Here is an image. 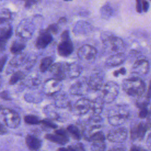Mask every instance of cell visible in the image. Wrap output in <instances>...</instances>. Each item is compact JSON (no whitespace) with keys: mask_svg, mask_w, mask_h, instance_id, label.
I'll return each mask as SVG.
<instances>
[{"mask_svg":"<svg viewBox=\"0 0 151 151\" xmlns=\"http://www.w3.org/2000/svg\"><path fill=\"white\" fill-rule=\"evenodd\" d=\"M122 88L129 96L140 97L145 92L146 84L140 78L133 77L127 78L123 81Z\"/></svg>","mask_w":151,"mask_h":151,"instance_id":"cell-2","label":"cell"},{"mask_svg":"<svg viewBox=\"0 0 151 151\" xmlns=\"http://www.w3.org/2000/svg\"><path fill=\"white\" fill-rule=\"evenodd\" d=\"M52 40L51 34L46 30L41 31L36 40L35 46L38 49H44L52 41Z\"/></svg>","mask_w":151,"mask_h":151,"instance_id":"cell-18","label":"cell"},{"mask_svg":"<svg viewBox=\"0 0 151 151\" xmlns=\"http://www.w3.org/2000/svg\"><path fill=\"white\" fill-rule=\"evenodd\" d=\"M149 113H150V114H151V110H150V111H149Z\"/></svg>","mask_w":151,"mask_h":151,"instance_id":"cell-62","label":"cell"},{"mask_svg":"<svg viewBox=\"0 0 151 151\" xmlns=\"http://www.w3.org/2000/svg\"><path fill=\"white\" fill-rule=\"evenodd\" d=\"M2 86H3V80L2 77L0 76V90L2 88Z\"/></svg>","mask_w":151,"mask_h":151,"instance_id":"cell-58","label":"cell"},{"mask_svg":"<svg viewBox=\"0 0 151 151\" xmlns=\"http://www.w3.org/2000/svg\"><path fill=\"white\" fill-rule=\"evenodd\" d=\"M29 55L26 53H20L15 55L9 63L6 68V74L14 73V71L19 67L26 64Z\"/></svg>","mask_w":151,"mask_h":151,"instance_id":"cell-12","label":"cell"},{"mask_svg":"<svg viewBox=\"0 0 151 151\" xmlns=\"http://www.w3.org/2000/svg\"><path fill=\"white\" fill-rule=\"evenodd\" d=\"M41 79L37 76H31L25 81L24 84L29 88H35L41 84Z\"/></svg>","mask_w":151,"mask_h":151,"instance_id":"cell-34","label":"cell"},{"mask_svg":"<svg viewBox=\"0 0 151 151\" xmlns=\"http://www.w3.org/2000/svg\"><path fill=\"white\" fill-rule=\"evenodd\" d=\"M139 99L137 100L136 102V106L139 109L143 108H147V106L149 103V99L147 98L146 96L145 97H142V96L138 97Z\"/></svg>","mask_w":151,"mask_h":151,"instance_id":"cell-39","label":"cell"},{"mask_svg":"<svg viewBox=\"0 0 151 151\" xmlns=\"http://www.w3.org/2000/svg\"><path fill=\"white\" fill-rule=\"evenodd\" d=\"M66 18H64V17H61L60 18V19L58 20V23L60 24H63V23H65L66 22Z\"/></svg>","mask_w":151,"mask_h":151,"instance_id":"cell-56","label":"cell"},{"mask_svg":"<svg viewBox=\"0 0 151 151\" xmlns=\"http://www.w3.org/2000/svg\"><path fill=\"white\" fill-rule=\"evenodd\" d=\"M130 116V109L128 105L119 104L111 107L107 112V120L110 124L119 126L125 123Z\"/></svg>","mask_w":151,"mask_h":151,"instance_id":"cell-1","label":"cell"},{"mask_svg":"<svg viewBox=\"0 0 151 151\" xmlns=\"http://www.w3.org/2000/svg\"><path fill=\"white\" fill-rule=\"evenodd\" d=\"M83 71L82 66L76 62L67 63V76L70 78L78 77Z\"/></svg>","mask_w":151,"mask_h":151,"instance_id":"cell-22","label":"cell"},{"mask_svg":"<svg viewBox=\"0 0 151 151\" xmlns=\"http://www.w3.org/2000/svg\"><path fill=\"white\" fill-rule=\"evenodd\" d=\"M68 133L76 140H80L81 139V133L78 127L74 124H70L67 127Z\"/></svg>","mask_w":151,"mask_h":151,"instance_id":"cell-32","label":"cell"},{"mask_svg":"<svg viewBox=\"0 0 151 151\" xmlns=\"http://www.w3.org/2000/svg\"><path fill=\"white\" fill-rule=\"evenodd\" d=\"M62 87L61 81L54 78L47 79L42 86V92L48 96L55 95L58 93Z\"/></svg>","mask_w":151,"mask_h":151,"instance_id":"cell-11","label":"cell"},{"mask_svg":"<svg viewBox=\"0 0 151 151\" xmlns=\"http://www.w3.org/2000/svg\"><path fill=\"white\" fill-rule=\"evenodd\" d=\"M149 111L147 110V108H143L140 109L139 112V117L141 119L146 118L149 114Z\"/></svg>","mask_w":151,"mask_h":151,"instance_id":"cell-43","label":"cell"},{"mask_svg":"<svg viewBox=\"0 0 151 151\" xmlns=\"http://www.w3.org/2000/svg\"><path fill=\"white\" fill-rule=\"evenodd\" d=\"M71 105L70 100L65 94H55L54 96V106L58 108H66Z\"/></svg>","mask_w":151,"mask_h":151,"instance_id":"cell-24","label":"cell"},{"mask_svg":"<svg viewBox=\"0 0 151 151\" xmlns=\"http://www.w3.org/2000/svg\"><path fill=\"white\" fill-rule=\"evenodd\" d=\"M12 28L10 25L3 26L0 28V51L5 49L6 42L12 35Z\"/></svg>","mask_w":151,"mask_h":151,"instance_id":"cell-20","label":"cell"},{"mask_svg":"<svg viewBox=\"0 0 151 151\" xmlns=\"http://www.w3.org/2000/svg\"><path fill=\"white\" fill-rule=\"evenodd\" d=\"M4 109V106H2V105H1V104H0V110H2L3 109Z\"/></svg>","mask_w":151,"mask_h":151,"instance_id":"cell-59","label":"cell"},{"mask_svg":"<svg viewBox=\"0 0 151 151\" xmlns=\"http://www.w3.org/2000/svg\"><path fill=\"white\" fill-rule=\"evenodd\" d=\"M146 97L149 99L151 98V80L149 83V88H148V90H147V93L146 94Z\"/></svg>","mask_w":151,"mask_h":151,"instance_id":"cell-55","label":"cell"},{"mask_svg":"<svg viewBox=\"0 0 151 151\" xmlns=\"http://www.w3.org/2000/svg\"><path fill=\"white\" fill-rule=\"evenodd\" d=\"M0 98L4 100H11L12 99L10 96L9 93L6 90L2 91L0 93Z\"/></svg>","mask_w":151,"mask_h":151,"instance_id":"cell-44","label":"cell"},{"mask_svg":"<svg viewBox=\"0 0 151 151\" xmlns=\"http://www.w3.org/2000/svg\"><path fill=\"white\" fill-rule=\"evenodd\" d=\"M128 136V132L124 127H120L113 129L109 132L106 138L111 142L122 143L126 140Z\"/></svg>","mask_w":151,"mask_h":151,"instance_id":"cell-10","label":"cell"},{"mask_svg":"<svg viewBox=\"0 0 151 151\" xmlns=\"http://www.w3.org/2000/svg\"><path fill=\"white\" fill-rule=\"evenodd\" d=\"M126 58V55L123 52L114 54L106 59L105 64L107 67L118 66L124 62Z\"/></svg>","mask_w":151,"mask_h":151,"instance_id":"cell-21","label":"cell"},{"mask_svg":"<svg viewBox=\"0 0 151 151\" xmlns=\"http://www.w3.org/2000/svg\"><path fill=\"white\" fill-rule=\"evenodd\" d=\"M97 54L96 48L89 44L82 45L77 51L78 58L86 63H92L94 61Z\"/></svg>","mask_w":151,"mask_h":151,"instance_id":"cell-7","label":"cell"},{"mask_svg":"<svg viewBox=\"0 0 151 151\" xmlns=\"http://www.w3.org/2000/svg\"><path fill=\"white\" fill-rule=\"evenodd\" d=\"M2 1V0H0V1Z\"/></svg>","mask_w":151,"mask_h":151,"instance_id":"cell-63","label":"cell"},{"mask_svg":"<svg viewBox=\"0 0 151 151\" xmlns=\"http://www.w3.org/2000/svg\"><path fill=\"white\" fill-rule=\"evenodd\" d=\"M8 56L5 55L0 58V73H1L4 69V67L6 63Z\"/></svg>","mask_w":151,"mask_h":151,"instance_id":"cell-45","label":"cell"},{"mask_svg":"<svg viewBox=\"0 0 151 151\" xmlns=\"http://www.w3.org/2000/svg\"><path fill=\"white\" fill-rule=\"evenodd\" d=\"M106 145L104 141L93 142L90 149L91 151H105Z\"/></svg>","mask_w":151,"mask_h":151,"instance_id":"cell-37","label":"cell"},{"mask_svg":"<svg viewBox=\"0 0 151 151\" xmlns=\"http://www.w3.org/2000/svg\"><path fill=\"white\" fill-rule=\"evenodd\" d=\"M93 31L92 25L86 21H77L73 29V32L76 35H86Z\"/></svg>","mask_w":151,"mask_h":151,"instance_id":"cell-19","label":"cell"},{"mask_svg":"<svg viewBox=\"0 0 151 151\" xmlns=\"http://www.w3.org/2000/svg\"><path fill=\"white\" fill-rule=\"evenodd\" d=\"M25 74L22 71H17L13 73L12 75L9 80V84L10 85H14L18 83L19 81L24 78Z\"/></svg>","mask_w":151,"mask_h":151,"instance_id":"cell-36","label":"cell"},{"mask_svg":"<svg viewBox=\"0 0 151 151\" xmlns=\"http://www.w3.org/2000/svg\"><path fill=\"white\" fill-rule=\"evenodd\" d=\"M142 148L136 145H133L131 147L129 151H142Z\"/></svg>","mask_w":151,"mask_h":151,"instance_id":"cell-54","label":"cell"},{"mask_svg":"<svg viewBox=\"0 0 151 151\" xmlns=\"http://www.w3.org/2000/svg\"><path fill=\"white\" fill-rule=\"evenodd\" d=\"M149 70V64L148 61L144 58H139L133 64L132 72L139 76H144L148 73Z\"/></svg>","mask_w":151,"mask_h":151,"instance_id":"cell-17","label":"cell"},{"mask_svg":"<svg viewBox=\"0 0 151 151\" xmlns=\"http://www.w3.org/2000/svg\"><path fill=\"white\" fill-rule=\"evenodd\" d=\"M45 138L52 142L61 145H64L69 141V137H65L55 133L47 134L45 135Z\"/></svg>","mask_w":151,"mask_h":151,"instance_id":"cell-26","label":"cell"},{"mask_svg":"<svg viewBox=\"0 0 151 151\" xmlns=\"http://www.w3.org/2000/svg\"><path fill=\"white\" fill-rule=\"evenodd\" d=\"M91 100L87 98L83 97L77 100L73 105H70L71 110L73 113L78 116L86 114L90 109Z\"/></svg>","mask_w":151,"mask_h":151,"instance_id":"cell-9","label":"cell"},{"mask_svg":"<svg viewBox=\"0 0 151 151\" xmlns=\"http://www.w3.org/2000/svg\"><path fill=\"white\" fill-rule=\"evenodd\" d=\"M126 70L125 68L122 67L120 69H119L117 70H116L113 72V75L115 77H117L119 75H124L126 74Z\"/></svg>","mask_w":151,"mask_h":151,"instance_id":"cell-47","label":"cell"},{"mask_svg":"<svg viewBox=\"0 0 151 151\" xmlns=\"http://www.w3.org/2000/svg\"><path fill=\"white\" fill-rule=\"evenodd\" d=\"M90 88L87 80L83 78L73 84L69 89V93L74 96H84L88 92Z\"/></svg>","mask_w":151,"mask_h":151,"instance_id":"cell-14","label":"cell"},{"mask_svg":"<svg viewBox=\"0 0 151 151\" xmlns=\"http://www.w3.org/2000/svg\"><path fill=\"white\" fill-rule=\"evenodd\" d=\"M58 151H70L69 149H68V147H60L58 149Z\"/></svg>","mask_w":151,"mask_h":151,"instance_id":"cell-57","label":"cell"},{"mask_svg":"<svg viewBox=\"0 0 151 151\" xmlns=\"http://www.w3.org/2000/svg\"><path fill=\"white\" fill-rule=\"evenodd\" d=\"M24 121L26 123L28 124H38L40 123L41 120L39 119L38 117L35 116V115H32V114H29L27 115L24 117Z\"/></svg>","mask_w":151,"mask_h":151,"instance_id":"cell-38","label":"cell"},{"mask_svg":"<svg viewBox=\"0 0 151 151\" xmlns=\"http://www.w3.org/2000/svg\"><path fill=\"white\" fill-rule=\"evenodd\" d=\"M53 61H54V59L52 57L48 56V57H44L41 61V63L40 64V70L41 72L44 73L47 70H50V67L53 64Z\"/></svg>","mask_w":151,"mask_h":151,"instance_id":"cell-30","label":"cell"},{"mask_svg":"<svg viewBox=\"0 0 151 151\" xmlns=\"http://www.w3.org/2000/svg\"><path fill=\"white\" fill-rule=\"evenodd\" d=\"M70 151H85L83 145L81 143H77L67 147Z\"/></svg>","mask_w":151,"mask_h":151,"instance_id":"cell-41","label":"cell"},{"mask_svg":"<svg viewBox=\"0 0 151 151\" xmlns=\"http://www.w3.org/2000/svg\"><path fill=\"white\" fill-rule=\"evenodd\" d=\"M2 111L4 116V120L6 126L12 129L18 127L21 123V118L17 111L10 109L5 108Z\"/></svg>","mask_w":151,"mask_h":151,"instance_id":"cell-8","label":"cell"},{"mask_svg":"<svg viewBox=\"0 0 151 151\" xmlns=\"http://www.w3.org/2000/svg\"><path fill=\"white\" fill-rule=\"evenodd\" d=\"M119 93V86L113 81H107L102 87V99L104 103H112L117 98Z\"/></svg>","mask_w":151,"mask_h":151,"instance_id":"cell-5","label":"cell"},{"mask_svg":"<svg viewBox=\"0 0 151 151\" xmlns=\"http://www.w3.org/2000/svg\"><path fill=\"white\" fill-rule=\"evenodd\" d=\"M108 151H126V148L124 146L113 147L110 149Z\"/></svg>","mask_w":151,"mask_h":151,"instance_id":"cell-51","label":"cell"},{"mask_svg":"<svg viewBox=\"0 0 151 151\" xmlns=\"http://www.w3.org/2000/svg\"><path fill=\"white\" fill-rule=\"evenodd\" d=\"M142 151H147V150H145V149H142Z\"/></svg>","mask_w":151,"mask_h":151,"instance_id":"cell-61","label":"cell"},{"mask_svg":"<svg viewBox=\"0 0 151 151\" xmlns=\"http://www.w3.org/2000/svg\"><path fill=\"white\" fill-rule=\"evenodd\" d=\"M146 145L147 146V147L151 150V132L150 133V134L148 135V137L147 138L146 140Z\"/></svg>","mask_w":151,"mask_h":151,"instance_id":"cell-53","label":"cell"},{"mask_svg":"<svg viewBox=\"0 0 151 151\" xmlns=\"http://www.w3.org/2000/svg\"><path fill=\"white\" fill-rule=\"evenodd\" d=\"M35 31L33 22L29 19H24L20 21L16 28V35L21 40L30 39Z\"/></svg>","mask_w":151,"mask_h":151,"instance_id":"cell-4","label":"cell"},{"mask_svg":"<svg viewBox=\"0 0 151 151\" xmlns=\"http://www.w3.org/2000/svg\"><path fill=\"white\" fill-rule=\"evenodd\" d=\"M67 63L58 62L52 64L49 70L54 78L61 81L67 77Z\"/></svg>","mask_w":151,"mask_h":151,"instance_id":"cell-13","label":"cell"},{"mask_svg":"<svg viewBox=\"0 0 151 151\" xmlns=\"http://www.w3.org/2000/svg\"><path fill=\"white\" fill-rule=\"evenodd\" d=\"M114 13V10L111 6L106 3L103 5L100 9V15L102 18L104 19H108L111 18Z\"/></svg>","mask_w":151,"mask_h":151,"instance_id":"cell-28","label":"cell"},{"mask_svg":"<svg viewBox=\"0 0 151 151\" xmlns=\"http://www.w3.org/2000/svg\"><path fill=\"white\" fill-rule=\"evenodd\" d=\"M64 1H72V0H64Z\"/></svg>","mask_w":151,"mask_h":151,"instance_id":"cell-60","label":"cell"},{"mask_svg":"<svg viewBox=\"0 0 151 151\" xmlns=\"http://www.w3.org/2000/svg\"><path fill=\"white\" fill-rule=\"evenodd\" d=\"M142 0H136V10L137 12L141 13L142 12Z\"/></svg>","mask_w":151,"mask_h":151,"instance_id":"cell-50","label":"cell"},{"mask_svg":"<svg viewBox=\"0 0 151 151\" xmlns=\"http://www.w3.org/2000/svg\"><path fill=\"white\" fill-rule=\"evenodd\" d=\"M21 1H22L24 2L25 4V6L26 8H30L31 6H32V5H34L36 2H37V1L36 0H21Z\"/></svg>","mask_w":151,"mask_h":151,"instance_id":"cell-49","label":"cell"},{"mask_svg":"<svg viewBox=\"0 0 151 151\" xmlns=\"http://www.w3.org/2000/svg\"><path fill=\"white\" fill-rule=\"evenodd\" d=\"M104 101L101 97H97L91 101L90 109H91L94 115H100L104 107Z\"/></svg>","mask_w":151,"mask_h":151,"instance_id":"cell-25","label":"cell"},{"mask_svg":"<svg viewBox=\"0 0 151 151\" xmlns=\"http://www.w3.org/2000/svg\"><path fill=\"white\" fill-rule=\"evenodd\" d=\"M74 51L73 43L70 38L69 32L64 31L61 35V41L57 46V51L60 56L66 57L70 55Z\"/></svg>","mask_w":151,"mask_h":151,"instance_id":"cell-6","label":"cell"},{"mask_svg":"<svg viewBox=\"0 0 151 151\" xmlns=\"http://www.w3.org/2000/svg\"><path fill=\"white\" fill-rule=\"evenodd\" d=\"M40 123L43 125V127L46 128H51V129H55L57 127V125L53 123L50 119H45L43 120H41Z\"/></svg>","mask_w":151,"mask_h":151,"instance_id":"cell-40","label":"cell"},{"mask_svg":"<svg viewBox=\"0 0 151 151\" xmlns=\"http://www.w3.org/2000/svg\"><path fill=\"white\" fill-rule=\"evenodd\" d=\"M25 143L28 148L32 151L38 150L42 145L41 140L32 134H28L26 136Z\"/></svg>","mask_w":151,"mask_h":151,"instance_id":"cell-23","label":"cell"},{"mask_svg":"<svg viewBox=\"0 0 151 151\" xmlns=\"http://www.w3.org/2000/svg\"><path fill=\"white\" fill-rule=\"evenodd\" d=\"M45 30L51 34H57L58 32L59 27H58V25L57 24H52L50 25Z\"/></svg>","mask_w":151,"mask_h":151,"instance_id":"cell-42","label":"cell"},{"mask_svg":"<svg viewBox=\"0 0 151 151\" xmlns=\"http://www.w3.org/2000/svg\"><path fill=\"white\" fill-rule=\"evenodd\" d=\"M26 44L21 41L17 40L14 41L10 47V51L12 54L17 55L21 53L22 51L25 48Z\"/></svg>","mask_w":151,"mask_h":151,"instance_id":"cell-27","label":"cell"},{"mask_svg":"<svg viewBox=\"0 0 151 151\" xmlns=\"http://www.w3.org/2000/svg\"><path fill=\"white\" fill-rule=\"evenodd\" d=\"M54 132H55V134H58V135L62 136H63V137H68V132H67V131L63 129H57V130H56Z\"/></svg>","mask_w":151,"mask_h":151,"instance_id":"cell-46","label":"cell"},{"mask_svg":"<svg viewBox=\"0 0 151 151\" xmlns=\"http://www.w3.org/2000/svg\"><path fill=\"white\" fill-rule=\"evenodd\" d=\"M7 133V129L5 127V126L2 124L0 123V135H4Z\"/></svg>","mask_w":151,"mask_h":151,"instance_id":"cell-52","label":"cell"},{"mask_svg":"<svg viewBox=\"0 0 151 151\" xmlns=\"http://www.w3.org/2000/svg\"><path fill=\"white\" fill-rule=\"evenodd\" d=\"M85 139L91 142L95 141H105L106 137L103 132L97 131L86 136Z\"/></svg>","mask_w":151,"mask_h":151,"instance_id":"cell-31","label":"cell"},{"mask_svg":"<svg viewBox=\"0 0 151 151\" xmlns=\"http://www.w3.org/2000/svg\"><path fill=\"white\" fill-rule=\"evenodd\" d=\"M101 40L105 49L110 52L116 53L123 52L125 45L119 37L112 35L109 32H103L101 34Z\"/></svg>","mask_w":151,"mask_h":151,"instance_id":"cell-3","label":"cell"},{"mask_svg":"<svg viewBox=\"0 0 151 151\" xmlns=\"http://www.w3.org/2000/svg\"><path fill=\"white\" fill-rule=\"evenodd\" d=\"M43 111H44V113H45V114L47 116V117H48V119H49L57 120L59 117V115L53 109L52 105L46 106L44 108Z\"/></svg>","mask_w":151,"mask_h":151,"instance_id":"cell-35","label":"cell"},{"mask_svg":"<svg viewBox=\"0 0 151 151\" xmlns=\"http://www.w3.org/2000/svg\"><path fill=\"white\" fill-rule=\"evenodd\" d=\"M12 14L8 8H2L0 10V25L7 24L11 20Z\"/></svg>","mask_w":151,"mask_h":151,"instance_id":"cell-29","label":"cell"},{"mask_svg":"<svg viewBox=\"0 0 151 151\" xmlns=\"http://www.w3.org/2000/svg\"><path fill=\"white\" fill-rule=\"evenodd\" d=\"M148 129L146 124L140 122L134 124L130 130V139L132 140H142Z\"/></svg>","mask_w":151,"mask_h":151,"instance_id":"cell-16","label":"cell"},{"mask_svg":"<svg viewBox=\"0 0 151 151\" xmlns=\"http://www.w3.org/2000/svg\"><path fill=\"white\" fill-rule=\"evenodd\" d=\"M24 100L28 103H38L42 101V98L40 93H26L24 95Z\"/></svg>","mask_w":151,"mask_h":151,"instance_id":"cell-33","label":"cell"},{"mask_svg":"<svg viewBox=\"0 0 151 151\" xmlns=\"http://www.w3.org/2000/svg\"><path fill=\"white\" fill-rule=\"evenodd\" d=\"M142 12H147L149 9V2L146 0H142Z\"/></svg>","mask_w":151,"mask_h":151,"instance_id":"cell-48","label":"cell"},{"mask_svg":"<svg viewBox=\"0 0 151 151\" xmlns=\"http://www.w3.org/2000/svg\"><path fill=\"white\" fill-rule=\"evenodd\" d=\"M104 77L103 73L99 71H96L93 73L88 79L87 80V83L90 90L96 91L102 88L103 86Z\"/></svg>","mask_w":151,"mask_h":151,"instance_id":"cell-15","label":"cell"}]
</instances>
